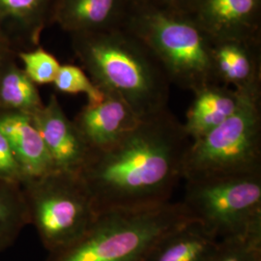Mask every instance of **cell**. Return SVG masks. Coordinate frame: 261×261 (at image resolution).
<instances>
[{
	"label": "cell",
	"mask_w": 261,
	"mask_h": 261,
	"mask_svg": "<svg viewBox=\"0 0 261 261\" xmlns=\"http://www.w3.org/2000/svg\"><path fill=\"white\" fill-rule=\"evenodd\" d=\"M193 93L194 100L183 124L192 141L204 137L224 123L233 114L240 102V92L223 84H207Z\"/></svg>",
	"instance_id": "5bb4252c"
},
{
	"label": "cell",
	"mask_w": 261,
	"mask_h": 261,
	"mask_svg": "<svg viewBox=\"0 0 261 261\" xmlns=\"http://www.w3.org/2000/svg\"><path fill=\"white\" fill-rule=\"evenodd\" d=\"M213 59L218 84L239 92L261 91V42L215 43Z\"/></svg>",
	"instance_id": "7c38bea8"
},
{
	"label": "cell",
	"mask_w": 261,
	"mask_h": 261,
	"mask_svg": "<svg viewBox=\"0 0 261 261\" xmlns=\"http://www.w3.org/2000/svg\"><path fill=\"white\" fill-rule=\"evenodd\" d=\"M57 0H0V21L25 28L37 39L48 21H53Z\"/></svg>",
	"instance_id": "ac0fdd59"
},
{
	"label": "cell",
	"mask_w": 261,
	"mask_h": 261,
	"mask_svg": "<svg viewBox=\"0 0 261 261\" xmlns=\"http://www.w3.org/2000/svg\"><path fill=\"white\" fill-rule=\"evenodd\" d=\"M218 248L219 240L190 221L163 235L143 261H212Z\"/></svg>",
	"instance_id": "9a60e30c"
},
{
	"label": "cell",
	"mask_w": 261,
	"mask_h": 261,
	"mask_svg": "<svg viewBox=\"0 0 261 261\" xmlns=\"http://www.w3.org/2000/svg\"><path fill=\"white\" fill-rule=\"evenodd\" d=\"M142 3L157 7L160 9L169 10L188 14L193 0H138Z\"/></svg>",
	"instance_id": "603a6c76"
},
{
	"label": "cell",
	"mask_w": 261,
	"mask_h": 261,
	"mask_svg": "<svg viewBox=\"0 0 261 261\" xmlns=\"http://www.w3.org/2000/svg\"><path fill=\"white\" fill-rule=\"evenodd\" d=\"M56 171L79 174L92 152L74 121L51 95L48 103L32 115Z\"/></svg>",
	"instance_id": "9c48e42d"
},
{
	"label": "cell",
	"mask_w": 261,
	"mask_h": 261,
	"mask_svg": "<svg viewBox=\"0 0 261 261\" xmlns=\"http://www.w3.org/2000/svg\"><path fill=\"white\" fill-rule=\"evenodd\" d=\"M0 179L22 184L24 176L15 158L9 143L0 132Z\"/></svg>",
	"instance_id": "7402d4cb"
},
{
	"label": "cell",
	"mask_w": 261,
	"mask_h": 261,
	"mask_svg": "<svg viewBox=\"0 0 261 261\" xmlns=\"http://www.w3.org/2000/svg\"><path fill=\"white\" fill-rule=\"evenodd\" d=\"M133 0H57L54 19L74 34L121 27Z\"/></svg>",
	"instance_id": "4fadbf2b"
},
{
	"label": "cell",
	"mask_w": 261,
	"mask_h": 261,
	"mask_svg": "<svg viewBox=\"0 0 261 261\" xmlns=\"http://www.w3.org/2000/svg\"><path fill=\"white\" fill-rule=\"evenodd\" d=\"M0 132L9 143L23 173L24 182L56 171L31 114L0 111Z\"/></svg>",
	"instance_id": "8fae6325"
},
{
	"label": "cell",
	"mask_w": 261,
	"mask_h": 261,
	"mask_svg": "<svg viewBox=\"0 0 261 261\" xmlns=\"http://www.w3.org/2000/svg\"><path fill=\"white\" fill-rule=\"evenodd\" d=\"M19 58L24 66L23 72L35 84H54L61 67L56 57L42 47L20 53Z\"/></svg>",
	"instance_id": "ffe728a7"
},
{
	"label": "cell",
	"mask_w": 261,
	"mask_h": 261,
	"mask_svg": "<svg viewBox=\"0 0 261 261\" xmlns=\"http://www.w3.org/2000/svg\"><path fill=\"white\" fill-rule=\"evenodd\" d=\"M186 182L181 202L215 239L261 234V171Z\"/></svg>",
	"instance_id": "8992f818"
},
{
	"label": "cell",
	"mask_w": 261,
	"mask_h": 261,
	"mask_svg": "<svg viewBox=\"0 0 261 261\" xmlns=\"http://www.w3.org/2000/svg\"><path fill=\"white\" fill-rule=\"evenodd\" d=\"M188 14L214 43L261 42V0H193Z\"/></svg>",
	"instance_id": "ba28073f"
},
{
	"label": "cell",
	"mask_w": 261,
	"mask_h": 261,
	"mask_svg": "<svg viewBox=\"0 0 261 261\" xmlns=\"http://www.w3.org/2000/svg\"><path fill=\"white\" fill-rule=\"evenodd\" d=\"M194 221L182 202L97 215L76 241L46 261H143L151 247L169 230Z\"/></svg>",
	"instance_id": "277c9868"
},
{
	"label": "cell",
	"mask_w": 261,
	"mask_h": 261,
	"mask_svg": "<svg viewBox=\"0 0 261 261\" xmlns=\"http://www.w3.org/2000/svg\"><path fill=\"white\" fill-rule=\"evenodd\" d=\"M75 56L94 84L145 119L168 110L170 82L156 56L121 27L74 34Z\"/></svg>",
	"instance_id": "7a4b0ae2"
},
{
	"label": "cell",
	"mask_w": 261,
	"mask_h": 261,
	"mask_svg": "<svg viewBox=\"0 0 261 261\" xmlns=\"http://www.w3.org/2000/svg\"><path fill=\"white\" fill-rule=\"evenodd\" d=\"M29 222L47 252L76 241L93 224L97 212L79 174L54 171L21 184Z\"/></svg>",
	"instance_id": "52a82bcc"
},
{
	"label": "cell",
	"mask_w": 261,
	"mask_h": 261,
	"mask_svg": "<svg viewBox=\"0 0 261 261\" xmlns=\"http://www.w3.org/2000/svg\"><path fill=\"white\" fill-rule=\"evenodd\" d=\"M123 27L149 47L170 84L192 92L218 84L215 43L189 14L133 0Z\"/></svg>",
	"instance_id": "3957f363"
},
{
	"label": "cell",
	"mask_w": 261,
	"mask_h": 261,
	"mask_svg": "<svg viewBox=\"0 0 261 261\" xmlns=\"http://www.w3.org/2000/svg\"><path fill=\"white\" fill-rule=\"evenodd\" d=\"M212 261H261V234L220 240Z\"/></svg>",
	"instance_id": "44dd1931"
},
{
	"label": "cell",
	"mask_w": 261,
	"mask_h": 261,
	"mask_svg": "<svg viewBox=\"0 0 261 261\" xmlns=\"http://www.w3.org/2000/svg\"><path fill=\"white\" fill-rule=\"evenodd\" d=\"M191 142L183 123L168 109L141 119L112 147L92 151L79 175L97 214L169 202L183 179Z\"/></svg>",
	"instance_id": "6da1fadb"
},
{
	"label": "cell",
	"mask_w": 261,
	"mask_h": 261,
	"mask_svg": "<svg viewBox=\"0 0 261 261\" xmlns=\"http://www.w3.org/2000/svg\"><path fill=\"white\" fill-rule=\"evenodd\" d=\"M36 84L23 70L7 63L0 71V111L24 112L33 115L43 108Z\"/></svg>",
	"instance_id": "2e32d148"
},
{
	"label": "cell",
	"mask_w": 261,
	"mask_h": 261,
	"mask_svg": "<svg viewBox=\"0 0 261 261\" xmlns=\"http://www.w3.org/2000/svg\"><path fill=\"white\" fill-rule=\"evenodd\" d=\"M91 151H102L116 144L140 121L130 107L112 94L87 103L73 120Z\"/></svg>",
	"instance_id": "30bf717a"
},
{
	"label": "cell",
	"mask_w": 261,
	"mask_h": 261,
	"mask_svg": "<svg viewBox=\"0 0 261 261\" xmlns=\"http://www.w3.org/2000/svg\"><path fill=\"white\" fill-rule=\"evenodd\" d=\"M6 48H5V45L2 41V39L0 37V71L3 69V67L7 64L6 62Z\"/></svg>",
	"instance_id": "cb8c5ba5"
},
{
	"label": "cell",
	"mask_w": 261,
	"mask_h": 261,
	"mask_svg": "<svg viewBox=\"0 0 261 261\" xmlns=\"http://www.w3.org/2000/svg\"><path fill=\"white\" fill-rule=\"evenodd\" d=\"M261 171V91L240 92L237 110L219 127L193 140L183 179L234 176Z\"/></svg>",
	"instance_id": "5b68a950"
},
{
	"label": "cell",
	"mask_w": 261,
	"mask_h": 261,
	"mask_svg": "<svg viewBox=\"0 0 261 261\" xmlns=\"http://www.w3.org/2000/svg\"><path fill=\"white\" fill-rule=\"evenodd\" d=\"M30 224L21 184L0 179V252L10 248Z\"/></svg>",
	"instance_id": "e0dca14e"
},
{
	"label": "cell",
	"mask_w": 261,
	"mask_h": 261,
	"mask_svg": "<svg viewBox=\"0 0 261 261\" xmlns=\"http://www.w3.org/2000/svg\"><path fill=\"white\" fill-rule=\"evenodd\" d=\"M56 90L66 94H84L88 103L102 101L105 93L100 90L83 69L75 65H61L54 82Z\"/></svg>",
	"instance_id": "d6986e66"
}]
</instances>
